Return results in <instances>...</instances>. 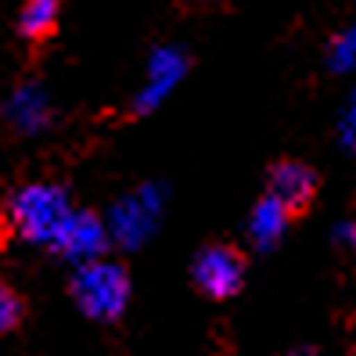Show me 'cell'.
I'll use <instances>...</instances> for the list:
<instances>
[{
  "label": "cell",
  "mask_w": 356,
  "mask_h": 356,
  "mask_svg": "<svg viewBox=\"0 0 356 356\" xmlns=\"http://www.w3.org/2000/svg\"><path fill=\"white\" fill-rule=\"evenodd\" d=\"M296 356H299V353H296Z\"/></svg>",
  "instance_id": "14"
},
{
  "label": "cell",
  "mask_w": 356,
  "mask_h": 356,
  "mask_svg": "<svg viewBox=\"0 0 356 356\" xmlns=\"http://www.w3.org/2000/svg\"><path fill=\"white\" fill-rule=\"evenodd\" d=\"M72 299L90 321H119L130 302V274L112 259H94L76 266Z\"/></svg>",
  "instance_id": "2"
},
{
  "label": "cell",
  "mask_w": 356,
  "mask_h": 356,
  "mask_svg": "<svg viewBox=\"0 0 356 356\" xmlns=\"http://www.w3.org/2000/svg\"><path fill=\"white\" fill-rule=\"evenodd\" d=\"M191 281L209 299H230L245 281V256L234 245H209L195 256Z\"/></svg>",
  "instance_id": "4"
},
{
  "label": "cell",
  "mask_w": 356,
  "mask_h": 356,
  "mask_svg": "<svg viewBox=\"0 0 356 356\" xmlns=\"http://www.w3.org/2000/svg\"><path fill=\"white\" fill-rule=\"evenodd\" d=\"M4 119H8V127L15 134H40V130H47L51 127V119H54V104H51V94L44 83H18V87L11 90V97L4 101Z\"/></svg>",
  "instance_id": "7"
},
{
  "label": "cell",
  "mask_w": 356,
  "mask_h": 356,
  "mask_svg": "<svg viewBox=\"0 0 356 356\" xmlns=\"http://www.w3.org/2000/svg\"><path fill=\"white\" fill-rule=\"evenodd\" d=\"M58 15H61V0H26L22 11H18V33L29 44H44L58 29Z\"/></svg>",
  "instance_id": "10"
},
{
  "label": "cell",
  "mask_w": 356,
  "mask_h": 356,
  "mask_svg": "<svg viewBox=\"0 0 356 356\" xmlns=\"http://www.w3.org/2000/svg\"><path fill=\"white\" fill-rule=\"evenodd\" d=\"M22 317H26V306H22V299H18V291L8 281H0V334L15 331L18 324H22Z\"/></svg>",
  "instance_id": "12"
},
{
  "label": "cell",
  "mask_w": 356,
  "mask_h": 356,
  "mask_svg": "<svg viewBox=\"0 0 356 356\" xmlns=\"http://www.w3.org/2000/svg\"><path fill=\"white\" fill-rule=\"evenodd\" d=\"M266 198H274L288 216H299L317 198V173L296 159L274 162L266 173Z\"/></svg>",
  "instance_id": "5"
},
{
  "label": "cell",
  "mask_w": 356,
  "mask_h": 356,
  "mask_svg": "<svg viewBox=\"0 0 356 356\" xmlns=\"http://www.w3.org/2000/svg\"><path fill=\"white\" fill-rule=\"evenodd\" d=\"M288 213L274 202V198H259V205L252 209V216H248V234H252V245L259 248V252H266V248H274L284 234L288 227Z\"/></svg>",
  "instance_id": "9"
},
{
  "label": "cell",
  "mask_w": 356,
  "mask_h": 356,
  "mask_svg": "<svg viewBox=\"0 0 356 356\" xmlns=\"http://www.w3.org/2000/svg\"><path fill=\"white\" fill-rule=\"evenodd\" d=\"M108 230H104V220H97L94 213H72L65 230L58 234V241L51 245L58 256H65L72 263H94L104 259V248H108Z\"/></svg>",
  "instance_id": "8"
},
{
  "label": "cell",
  "mask_w": 356,
  "mask_h": 356,
  "mask_svg": "<svg viewBox=\"0 0 356 356\" xmlns=\"http://www.w3.org/2000/svg\"><path fill=\"white\" fill-rule=\"evenodd\" d=\"M187 76V51L165 44V47H155L152 58H148V79H144V87L134 101V112L137 115H148L155 112L159 104L177 90V83Z\"/></svg>",
  "instance_id": "6"
},
{
  "label": "cell",
  "mask_w": 356,
  "mask_h": 356,
  "mask_svg": "<svg viewBox=\"0 0 356 356\" xmlns=\"http://www.w3.org/2000/svg\"><path fill=\"white\" fill-rule=\"evenodd\" d=\"M76 213L72 202H69V191L58 184H22L18 191L11 195V205H8V216H11V227L22 234L26 241L33 245H54L58 234L65 230L69 216Z\"/></svg>",
  "instance_id": "1"
},
{
  "label": "cell",
  "mask_w": 356,
  "mask_h": 356,
  "mask_svg": "<svg viewBox=\"0 0 356 356\" xmlns=\"http://www.w3.org/2000/svg\"><path fill=\"white\" fill-rule=\"evenodd\" d=\"M162 205H165V187L162 184H140L130 195H122L108 220H104V230H108V241H115L119 248H140L152 238V230L162 220Z\"/></svg>",
  "instance_id": "3"
},
{
  "label": "cell",
  "mask_w": 356,
  "mask_h": 356,
  "mask_svg": "<svg viewBox=\"0 0 356 356\" xmlns=\"http://www.w3.org/2000/svg\"><path fill=\"white\" fill-rule=\"evenodd\" d=\"M334 238H339V245H346V248H356V223L353 220L339 223L334 227Z\"/></svg>",
  "instance_id": "13"
},
{
  "label": "cell",
  "mask_w": 356,
  "mask_h": 356,
  "mask_svg": "<svg viewBox=\"0 0 356 356\" xmlns=\"http://www.w3.org/2000/svg\"><path fill=\"white\" fill-rule=\"evenodd\" d=\"M327 69H331V72H353V69H356V22H349L339 36L331 40Z\"/></svg>",
  "instance_id": "11"
}]
</instances>
